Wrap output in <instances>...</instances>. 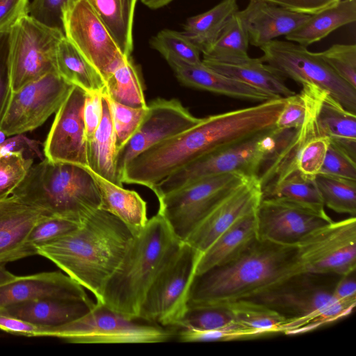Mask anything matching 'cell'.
Masks as SVG:
<instances>
[{"instance_id": "6da1fadb", "label": "cell", "mask_w": 356, "mask_h": 356, "mask_svg": "<svg viewBox=\"0 0 356 356\" xmlns=\"http://www.w3.org/2000/svg\"><path fill=\"white\" fill-rule=\"evenodd\" d=\"M284 103V97H277L202 118L195 126L152 146L131 160L125 167L122 182L151 189L204 155L274 129Z\"/></svg>"}, {"instance_id": "7a4b0ae2", "label": "cell", "mask_w": 356, "mask_h": 356, "mask_svg": "<svg viewBox=\"0 0 356 356\" xmlns=\"http://www.w3.org/2000/svg\"><path fill=\"white\" fill-rule=\"evenodd\" d=\"M302 273L297 245L257 238L232 261L195 275L188 307L249 299Z\"/></svg>"}, {"instance_id": "3957f363", "label": "cell", "mask_w": 356, "mask_h": 356, "mask_svg": "<svg viewBox=\"0 0 356 356\" xmlns=\"http://www.w3.org/2000/svg\"><path fill=\"white\" fill-rule=\"evenodd\" d=\"M134 234L119 218L99 209L67 234L36 248L100 301Z\"/></svg>"}, {"instance_id": "277c9868", "label": "cell", "mask_w": 356, "mask_h": 356, "mask_svg": "<svg viewBox=\"0 0 356 356\" xmlns=\"http://www.w3.org/2000/svg\"><path fill=\"white\" fill-rule=\"evenodd\" d=\"M182 243L157 212L134 236L119 266L106 282L98 302L138 318L149 288Z\"/></svg>"}, {"instance_id": "5b68a950", "label": "cell", "mask_w": 356, "mask_h": 356, "mask_svg": "<svg viewBox=\"0 0 356 356\" xmlns=\"http://www.w3.org/2000/svg\"><path fill=\"white\" fill-rule=\"evenodd\" d=\"M11 195L50 216L78 223L102 204L99 187L86 168L46 158L31 167Z\"/></svg>"}, {"instance_id": "8992f818", "label": "cell", "mask_w": 356, "mask_h": 356, "mask_svg": "<svg viewBox=\"0 0 356 356\" xmlns=\"http://www.w3.org/2000/svg\"><path fill=\"white\" fill-rule=\"evenodd\" d=\"M340 275L302 273L249 299L286 318L285 334H296L336 321L352 312L355 302L336 300L333 289Z\"/></svg>"}, {"instance_id": "52a82bcc", "label": "cell", "mask_w": 356, "mask_h": 356, "mask_svg": "<svg viewBox=\"0 0 356 356\" xmlns=\"http://www.w3.org/2000/svg\"><path fill=\"white\" fill-rule=\"evenodd\" d=\"M295 131L274 128L212 152L172 173L151 190L159 199L208 177L228 173L259 176L263 167L289 142Z\"/></svg>"}, {"instance_id": "ba28073f", "label": "cell", "mask_w": 356, "mask_h": 356, "mask_svg": "<svg viewBox=\"0 0 356 356\" xmlns=\"http://www.w3.org/2000/svg\"><path fill=\"white\" fill-rule=\"evenodd\" d=\"M97 301L86 314L66 324L44 327L40 337H54L73 343H152L169 341L173 332L142 323Z\"/></svg>"}, {"instance_id": "9c48e42d", "label": "cell", "mask_w": 356, "mask_h": 356, "mask_svg": "<svg viewBox=\"0 0 356 356\" xmlns=\"http://www.w3.org/2000/svg\"><path fill=\"white\" fill-rule=\"evenodd\" d=\"M201 255L191 245L182 243L149 288L139 318L164 327L178 326L188 309L190 289Z\"/></svg>"}, {"instance_id": "30bf717a", "label": "cell", "mask_w": 356, "mask_h": 356, "mask_svg": "<svg viewBox=\"0 0 356 356\" xmlns=\"http://www.w3.org/2000/svg\"><path fill=\"white\" fill-rule=\"evenodd\" d=\"M264 63L284 78L327 90L356 114V89L338 76L318 53L289 41L273 40L260 47Z\"/></svg>"}, {"instance_id": "8fae6325", "label": "cell", "mask_w": 356, "mask_h": 356, "mask_svg": "<svg viewBox=\"0 0 356 356\" xmlns=\"http://www.w3.org/2000/svg\"><path fill=\"white\" fill-rule=\"evenodd\" d=\"M248 177L228 173L205 177L159 199V213L184 242L206 216Z\"/></svg>"}, {"instance_id": "7c38bea8", "label": "cell", "mask_w": 356, "mask_h": 356, "mask_svg": "<svg viewBox=\"0 0 356 356\" xmlns=\"http://www.w3.org/2000/svg\"><path fill=\"white\" fill-rule=\"evenodd\" d=\"M64 33L29 15L10 31V65L13 92L50 73L57 72L56 54Z\"/></svg>"}, {"instance_id": "4fadbf2b", "label": "cell", "mask_w": 356, "mask_h": 356, "mask_svg": "<svg viewBox=\"0 0 356 356\" xmlns=\"http://www.w3.org/2000/svg\"><path fill=\"white\" fill-rule=\"evenodd\" d=\"M305 273L344 275L356 268V218L331 222L318 228L298 245Z\"/></svg>"}, {"instance_id": "5bb4252c", "label": "cell", "mask_w": 356, "mask_h": 356, "mask_svg": "<svg viewBox=\"0 0 356 356\" xmlns=\"http://www.w3.org/2000/svg\"><path fill=\"white\" fill-rule=\"evenodd\" d=\"M73 85L50 72L12 92L0 129L7 136L40 127L63 103Z\"/></svg>"}, {"instance_id": "9a60e30c", "label": "cell", "mask_w": 356, "mask_h": 356, "mask_svg": "<svg viewBox=\"0 0 356 356\" xmlns=\"http://www.w3.org/2000/svg\"><path fill=\"white\" fill-rule=\"evenodd\" d=\"M65 36L106 79L124 54L88 0H70L63 12Z\"/></svg>"}, {"instance_id": "2e32d148", "label": "cell", "mask_w": 356, "mask_h": 356, "mask_svg": "<svg viewBox=\"0 0 356 356\" xmlns=\"http://www.w3.org/2000/svg\"><path fill=\"white\" fill-rule=\"evenodd\" d=\"M202 118L193 115L175 99L159 98L147 104L146 113L133 136L116 152L115 171L119 181L127 163L152 146L195 126Z\"/></svg>"}, {"instance_id": "e0dca14e", "label": "cell", "mask_w": 356, "mask_h": 356, "mask_svg": "<svg viewBox=\"0 0 356 356\" xmlns=\"http://www.w3.org/2000/svg\"><path fill=\"white\" fill-rule=\"evenodd\" d=\"M257 238L297 245L308 234L332 220L320 212L274 197H262L256 210Z\"/></svg>"}, {"instance_id": "ac0fdd59", "label": "cell", "mask_w": 356, "mask_h": 356, "mask_svg": "<svg viewBox=\"0 0 356 356\" xmlns=\"http://www.w3.org/2000/svg\"><path fill=\"white\" fill-rule=\"evenodd\" d=\"M86 92L73 86L56 111L44 145V155L52 162L88 168L87 138L83 120Z\"/></svg>"}, {"instance_id": "d6986e66", "label": "cell", "mask_w": 356, "mask_h": 356, "mask_svg": "<svg viewBox=\"0 0 356 356\" xmlns=\"http://www.w3.org/2000/svg\"><path fill=\"white\" fill-rule=\"evenodd\" d=\"M262 197L259 177H248L206 216L184 242L202 254L238 219L255 211Z\"/></svg>"}, {"instance_id": "ffe728a7", "label": "cell", "mask_w": 356, "mask_h": 356, "mask_svg": "<svg viewBox=\"0 0 356 356\" xmlns=\"http://www.w3.org/2000/svg\"><path fill=\"white\" fill-rule=\"evenodd\" d=\"M48 215L13 195L0 200V266L37 254L28 236L34 225Z\"/></svg>"}, {"instance_id": "44dd1931", "label": "cell", "mask_w": 356, "mask_h": 356, "mask_svg": "<svg viewBox=\"0 0 356 356\" xmlns=\"http://www.w3.org/2000/svg\"><path fill=\"white\" fill-rule=\"evenodd\" d=\"M40 298L90 299L81 285L60 272L15 276L0 284V309Z\"/></svg>"}, {"instance_id": "7402d4cb", "label": "cell", "mask_w": 356, "mask_h": 356, "mask_svg": "<svg viewBox=\"0 0 356 356\" xmlns=\"http://www.w3.org/2000/svg\"><path fill=\"white\" fill-rule=\"evenodd\" d=\"M237 13L246 29L249 42L258 47L291 33L311 15L259 0H250L246 8Z\"/></svg>"}, {"instance_id": "603a6c76", "label": "cell", "mask_w": 356, "mask_h": 356, "mask_svg": "<svg viewBox=\"0 0 356 356\" xmlns=\"http://www.w3.org/2000/svg\"><path fill=\"white\" fill-rule=\"evenodd\" d=\"M167 61L179 81L189 87L258 102L281 97L221 74L209 68L202 62L192 64L175 58Z\"/></svg>"}, {"instance_id": "cb8c5ba5", "label": "cell", "mask_w": 356, "mask_h": 356, "mask_svg": "<svg viewBox=\"0 0 356 356\" xmlns=\"http://www.w3.org/2000/svg\"><path fill=\"white\" fill-rule=\"evenodd\" d=\"M315 117L318 130L332 143L356 159V115L344 108L330 92L315 88Z\"/></svg>"}, {"instance_id": "d4e9b609", "label": "cell", "mask_w": 356, "mask_h": 356, "mask_svg": "<svg viewBox=\"0 0 356 356\" xmlns=\"http://www.w3.org/2000/svg\"><path fill=\"white\" fill-rule=\"evenodd\" d=\"M94 305L90 299L40 298L11 305L0 311L36 325L52 327L80 318Z\"/></svg>"}, {"instance_id": "484cf974", "label": "cell", "mask_w": 356, "mask_h": 356, "mask_svg": "<svg viewBox=\"0 0 356 356\" xmlns=\"http://www.w3.org/2000/svg\"><path fill=\"white\" fill-rule=\"evenodd\" d=\"M256 210L238 219L202 254L196 275L232 261L257 238Z\"/></svg>"}, {"instance_id": "4316f807", "label": "cell", "mask_w": 356, "mask_h": 356, "mask_svg": "<svg viewBox=\"0 0 356 356\" xmlns=\"http://www.w3.org/2000/svg\"><path fill=\"white\" fill-rule=\"evenodd\" d=\"M209 68L255 88L282 97L295 94L285 83V78L277 73L261 58H249L237 63H222L202 60Z\"/></svg>"}, {"instance_id": "83f0119b", "label": "cell", "mask_w": 356, "mask_h": 356, "mask_svg": "<svg viewBox=\"0 0 356 356\" xmlns=\"http://www.w3.org/2000/svg\"><path fill=\"white\" fill-rule=\"evenodd\" d=\"M87 169L95 179L100 191L102 204L99 209L119 218L134 235L140 232L148 220L145 201L136 191L124 189Z\"/></svg>"}, {"instance_id": "f1b7e54d", "label": "cell", "mask_w": 356, "mask_h": 356, "mask_svg": "<svg viewBox=\"0 0 356 356\" xmlns=\"http://www.w3.org/2000/svg\"><path fill=\"white\" fill-rule=\"evenodd\" d=\"M102 121L90 139L87 140V168L101 177L122 186L115 171L117 148L108 100L103 95Z\"/></svg>"}, {"instance_id": "f546056e", "label": "cell", "mask_w": 356, "mask_h": 356, "mask_svg": "<svg viewBox=\"0 0 356 356\" xmlns=\"http://www.w3.org/2000/svg\"><path fill=\"white\" fill-rule=\"evenodd\" d=\"M355 20L356 0H341L329 8L311 15L304 24L285 35V38L307 47Z\"/></svg>"}, {"instance_id": "4dcf8cb0", "label": "cell", "mask_w": 356, "mask_h": 356, "mask_svg": "<svg viewBox=\"0 0 356 356\" xmlns=\"http://www.w3.org/2000/svg\"><path fill=\"white\" fill-rule=\"evenodd\" d=\"M56 67L57 73L65 81L86 92L105 90L106 83L102 76L65 36L57 47Z\"/></svg>"}, {"instance_id": "1f68e13d", "label": "cell", "mask_w": 356, "mask_h": 356, "mask_svg": "<svg viewBox=\"0 0 356 356\" xmlns=\"http://www.w3.org/2000/svg\"><path fill=\"white\" fill-rule=\"evenodd\" d=\"M104 94L109 99L133 108H147L140 72L131 56L120 59L105 79Z\"/></svg>"}, {"instance_id": "d6a6232c", "label": "cell", "mask_w": 356, "mask_h": 356, "mask_svg": "<svg viewBox=\"0 0 356 356\" xmlns=\"http://www.w3.org/2000/svg\"><path fill=\"white\" fill-rule=\"evenodd\" d=\"M104 23L120 51L131 56L133 22L137 0H88Z\"/></svg>"}, {"instance_id": "836d02e7", "label": "cell", "mask_w": 356, "mask_h": 356, "mask_svg": "<svg viewBox=\"0 0 356 356\" xmlns=\"http://www.w3.org/2000/svg\"><path fill=\"white\" fill-rule=\"evenodd\" d=\"M238 0H222L210 10L189 17L182 32L203 53L216 40L228 19L238 10Z\"/></svg>"}, {"instance_id": "e575fe53", "label": "cell", "mask_w": 356, "mask_h": 356, "mask_svg": "<svg viewBox=\"0 0 356 356\" xmlns=\"http://www.w3.org/2000/svg\"><path fill=\"white\" fill-rule=\"evenodd\" d=\"M263 197L287 200L316 211L325 212V206L314 179L293 172L262 188Z\"/></svg>"}, {"instance_id": "d590c367", "label": "cell", "mask_w": 356, "mask_h": 356, "mask_svg": "<svg viewBox=\"0 0 356 356\" xmlns=\"http://www.w3.org/2000/svg\"><path fill=\"white\" fill-rule=\"evenodd\" d=\"M249 38L237 12L231 16L214 43L204 52L203 59L237 63L250 58Z\"/></svg>"}, {"instance_id": "8d00e7d4", "label": "cell", "mask_w": 356, "mask_h": 356, "mask_svg": "<svg viewBox=\"0 0 356 356\" xmlns=\"http://www.w3.org/2000/svg\"><path fill=\"white\" fill-rule=\"evenodd\" d=\"M234 320L249 328L263 332L268 335L284 333L287 318L263 304L239 300L224 305Z\"/></svg>"}, {"instance_id": "74e56055", "label": "cell", "mask_w": 356, "mask_h": 356, "mask_svg": "<svg viewBox=\"0 0 356 356\" xmlns=\"http://www.w3.org/2000/svg\"><path fill=\"white\" fill-rule=\"evenodd\" d=\"M314 180L324 206L337 213L355 216V180L323 174H318Z\"/></svg>"}, {"instance_id": "f35d334b", "label": "cell", "mask_w": 356, "mask_h": 356, "mask_svg": "<svg viewBox=\"0 0 356 356\" xmlns=\"http://www.w3.org/2000/svg\"><path fill=\"white\" fill-rule=\"evenodd\" d=\"M150 44L166 60L175 58L192 64L202 63L200 50L183 33L161 30L151 39Z\"/></svg>"}, {"instance_id": "ab89813d", "label": "cell", "mask_w": 356, "mask_h": 356, "mask_svg": "<svg viewBox=\"0 0 356 356\" xmlns=\"http://www.w3.org/2000/svg\"><path fill=\"white\" fill-rule=\"evenodd\" d=\"M236 323L223 305L188 307L178 328L210 330L227 327Z\"/></svg>"}, {"instance_id": "60d3db41", "label": "cell", "mask_w": 356, "mask_h": 356, "mask_svg": "<svg viewBox=\"0 0 356 356\" xmlns=\"http://www.w3.org/2000/svg\"><path fill=\"white\" fill-rule=\"evenodd\" d=\"M266 336L268 335L263 332L249 328L237 322L227 327L210 330L180 328L177 334L181 342L227 341Z\"/></svg>"}, {"instance_id": "b9f144b4", "label": "cell", "mask_w": 356, "mask_h": 356, "mask_svg": "<svg viewBox=\"0 0 356 356\" xmlns=\"http://www.w3.org/2000/svg\"><path fill=\"white\" fill-rule=\"evenodd\" d=\"M106 97L109 105L118 150L136 132L147 107L133 108L118 103L106 96Z\"/></svg>"}, {"instance_id": "7bdbcfd3", "label": "cell", "mask_w": 356, "mask_h": 356, "mask_svg": "<svg viewBox=\"0 0 356 356\" xmlns=\"http://www.w3.org/2000/svg\"><path fill=\"white\" fill-rule=\"evenodd\" d=\"M33 161L22 152H15L0 159V200L10 196L24 179Z\"/></svg>"}, {"instance_id": "ee69618b", "label": "cell", "mask_w": 356, "mask_h": 356, "mask_svg": "<svg viewBox=\"0 0 356 356\" xmlns=\"http://www.w3.org/2000/svg\"><path fill=\"white\" fill-rule=\"evenodd\" d=\"M322 58L343 80L356 89V45L333 44L319 52Z\"/></svg>"}, {"instance_id": "f6af8a7d", "label": "cell", "mask_w": 356, "mask_h": 356, "mask_svg": "<svg viewBox=\"0 0 356 356\" xmlns=\"http://www.w3.org/2000/svg\"><path fill=\"white\" fill-rule=\"evenodd\" d=\"M80 224L58 216H46L32 228L28 236V243L36 249L67 234Z\"/></svg>"}, {"instance_id": "bcb514c9", "label": "cell", "mask_w": 356, "mask_h": 356, "mask_svg": "<svg viewBox=\"0 0 356 356\" xmlns=\"http://www.w3.org/2000/svg\"><path fill=\"white\" fill-rule=\"evenodd\" d=\"M328 145L329 139L325 136H314L305 145L296 162V168L302 175L314 179L319 174Z\"/></svg>"}, {"instance_id": "7dc6e473", "label": "cell", "mask_w": 356, "mask_h": 356, "mask_svg": "<svg viewBox=\"0 0 356 356\" xmlns=\"http://www.w3.org/2000/svg\"><path fill=\"white\" fill-rule=\"evenodd\" d=\"M319 174L356 181L355 160L329 141L325 158Z\"/></svg>"}, {"instance_id": "c3c4849f", "label": "cell", "mask_w": 356, "mask_h": 356, "mask_svg": "<svg viewBox=\"0 0 356 356\" xmlns=\"http://www.w3.org/2000/svg\"><path fill=\"white\" fill-rule=\"evenodd\" d=\"M69 1L33 0L29 3V15L45 26L63 32V12Z\"/></svg>"}, {"instance_id": "681fc988", "label": "cell", "mask_w": 356, "mask_h": 356, "mask_svg": "<svg viewBox=\"0 0 356 356\" xmlns=\"http://www.w3.org/2000/svg\"><path fill=\"white\" fill-rule=\"evenodd\" d=\"M9 54L10 31L0 33V124L13 92Z\"/></svg>"}, {"instance_id": "f907efd6", "label": "cell", "mask_w": 356, "mask_h": 356, "mask_svg": "<svg viewBox=\"0 0 356 356\" xmlns=\"http://www.w3.org/2000/svg\"><path fill=\"white\" fill-rule=\"evenodd\" d=\"M305 114L306 103L301 92L286 97L275 128L278 130L298 129L302 124Z\"/></svg>"}, {"instance_id": "816d5d0a", "label": "cell", "mask_w": 356, "mask_h": 356, "mask_svg": "<svg viewBox=\"0 0 356 356\" xmlns=\"http://www.w3.org/2000/svg\"><path fill=\"white\" fill-rule=\"evenodd\" d=\"M103 95V92H86L83 114L87 140L91 138L102 121Z\"/></svg>"}, {"instance_id": "f5cc1de1", "label": "cell", "mask_w": 356, "mask_h": 356, "mask_svg": "<svg viewBox=\"0 0 356 356\" xmlns=\"http://www.w3.org/2000/svg\"><path fill=\"white\" fill-rule=\"evenodd\" d=\"M29 0H0V33L10 31L23 16L29 15Z\"/></svg>"}, {"instance_id": "db71d44e", "label": "cell", "mask_w": 356, "mask_h": 356, "mask_svg": "<svg viewBox=\"0 0 356 356\" xmlns=\"http://www.w3.org/2000/svg\"><path fill=\"white\" fill-rule=\"evenodd\" d=\"M298 13L313 15L336 5L341 0H259Z\"/></svg>"}, {"instance_id": "11a10c76", "label": "cell", "mask_w": 356, "mask_h": 356, "mask_svg": "<svg viewBox=\"0 0 356 356\" xmlns=\"http://www.w3.org/2000/svg\"><path fill=\"white\" fill-rule=\"evenodd\" d=\"M40 143L35 140L30 139L23 134H16L6 138L0 144V159L15 152H29L36 154L43 160L42 154L39 149Z\"/></svg>"}, {"instance_id": "9f6ffc18", "label": "cell", "mask_w": 356, "mask_h": 356, "mask_svg": "<svg viewBox=\"0 0 356 356\" xmlns=\"http://www.w3.org/2000/svg\"><path fill=\"white\" fill-rule=\"evenodd\" d=\"M44 327L12 316L0 311V329L10 334L40 337Z\"/></svg>"}, {"instance_id": "6f0895ef", "label": "cell", "mask_w": 356, "mask_h": 356, "mask_svg": "<svg viewBox=\"0 0 356 356\" xmlns=\"http://www.w3.org/2000/svg\"><path fill=\"white\" fill-rule=\"evenodd\" d=\"M332 294L337 300L356 302L355 270L340 276Z\"/></svg>"}, {"instance_id": "680465c9", "label": "cell", "mask_w": 356, "mask_h": 356, "mask_svg": "<svg viewBox=\"0 0 356 356\" xmlns=\"http://www.w3.org/2000/svg\"><path fill=\"white\" fill-rule=\"evenodd\" d=\"M141 2L152 9H156L163 7L172 0H140Z\"/></svg>"}, {"instance_id": "91938a15", "label": "cell", "mask_w": 356, "mask_h": 356, "mask_svg": "<svg viewBox=\"0 0 356 356\" xmlns=\"http://www.w3.org/2000/svg\"><path fill=\"white\" fill-rule=\"evenodd\" d=\"M15 277L7 270L3 266H0V284L7 282Z\"/></svg>"}, {"instance_id": "94428289", "label": "cell", "mask_w": 356, "mask_h": 356, "mask_svg": "<svg viewBox=\"0 0 356 356\" xmlns=\"http://www.w3.org/2000/svg\"><path fill=\"white\" fill-rule=\"evenodd\" d=\"M7 136L6 134L0 129V144L3 143L6 139Z\"/></svg>"}]
</instances>
